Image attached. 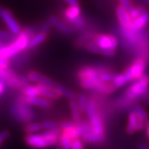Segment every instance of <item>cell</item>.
<instances>
[{
    "mask_svg": "<svg viewBox=\"0 0 149 149\" xmlns=\"http://www.w3.org/2000/svg\"><path fill=\"white\" fill-rule=\"evenodd\" d=\"M116 15L118 18V21L120 23V25L124 28H130L132 20L130 16L129 12L125 8H123L121 6H116Z\"/></svg>",
    "mask_w": 149,
    "mask_h": 149,
    "instance_id": "13",
    "label": "cell"
},
{
    "mask_svg": "<svg viewBox=\"0 0 149 149\" xmlns=\"http://www.w3.org/2000/svg\"><path fill=\"white\" fill-rule=\"evenodd\" d=\"M68 105H69V109L71 111V114L73 117V120H74V121L80 120L82 112H81L78 105H77V100H69Z\"/></svg>",
    "mask_w": 149,
    "mask_h": 149,
    "instance_id": "20",
    "label": "cell"
},
{
    "mask_svg": "<svg viewBox=\"0 0 149 149\" xmlns=\"http://www.w3.org/2000/svg\"><path fill=\"white\" fill-rule=\"evenodd\" d=\"M142 1H143L146 6H149V0H142Z\"/></svg>",
    "mask_w": 149,
    "mask_h": 149,
    "instance_id": "45",
    "label": "cell"
},
{
    "mask_svg": "<svg viewBox=\"0 0 149 149\" xmlns=\"http://www.w3.org/2000/svg\"><path fill=\"white\" fill-rule=\"evenodd\" d=\"M88 119L92 118L93 116L97 114V107H96V102L92 98L88 99L87 102V107H86V111Z\"/></svg>",
    "mask_w": 149,
    "mask_h": 149,
    "instance_id": "27",
    "label": "cell"
},
{
    "mask_svg": "<svg viewBox=\"0 0 149 149\" xmlns=\"http://www.w3.org/2000/svg\"><path fill=\"white\" fill-rule=\"evenodd\" d=\"M49 23L51 24L52 27H54L58 33L64 34V35H68L72 33V28L68 26L65 22L58 18L56 15H50L49 18Z\"/></svg>",
    "mask_w": 149,
    "mask_h": 149,
    "instance_id": "11",
    "label": "cell"
},
{
    "mask_svg": "<svg viewBox=\"0 0 149 149\" xmlns=\"http://www.w3.org/2000/svg\"><path fill=\"white\" fill-rule=\"evenodd\" d=\"M30 38L31 37L29 36V34L24 29H22L21 33L16 36V38L12 42H10L7 45L5 44L4 46L0 48V55L8 58L15 57L19 53L28 49Z\"/></svg>",
    "mask_w": 149,
    "mask_h": 149,
    "instance_id": "2",
    "label": "cell"
},
{
    "mask_svg": "<svg viewBox=\"0 0 149 149\" xmlns=\"http://www.w3.org/2000/svg\"><path fill=\"white\" fill-rule=\"evenodd\" d=\"M6 86L4 81L0 80V96H2V95L6 93Z\"/></svg>",
    "mask_w": 149,
    "mask_h": 149,
    "instance_id": "41",
    "label": "cell"
},
{
    "mask_svg": "<svg viewBox=\"0 0 149 149\" xmlns=\"http://www.w3.org/2000/svg\"><path fill=\"white\" fill-rule=\"evenodd\" d=\"M12 33L7 30H0V40H9L12 39Z\"/></svg>",
    "mask_w": 149,
    "mask_h": 149,
    "instance_id": "34",
    "label": "cell"
},
{
    "mask_svg": "<svg viewBox=\"0 0 149 149\" xmlns=\"http://www.w3.org/2000/svg\"><path fill=\"white\" fill-rule=\"evenodd\" d=\"M77 105H78L81 112L82 113H86V107H87V102H88V98L86 96V94H84V93L77 94Z\"/></svg>",
    "mask_w": 149,
    "mask_h": 149,
    "instance_id": "25",
    "label": "cell"
},
{
    "mask_svg": "<svg viewBox=\"0 0 149 149\" xmlns=\"http://www.w3.org/2000/svg\"><path fill=\"white\" fill-rule=\"evenodd\" d=\"M39 94L42 97L48 98L49 100H58L61 98V95L58 93V91L54 87H50V86H41V84H36Z\"/></svg>",
    "mask_w": 149,
    "mask_h": 149,
    "instance_id": "14",
    "label": "cell"
},
{
    "mask_svg": "<svg viewBox=\"0 0 149 149\" xmlns=\"http://www.w3.org/2000/svg\"><path fill=\"white\" fill-rule=\"evenodd\" d=\"M41 127L43 130H53L56 127H59L58 123L54 120H45L43 122H41Z\"/></svg>",
    "mask_w": 149,
    "mask_h": 149,
    "instance_id": "32",
    "label": "cell"
},
{
    "mask_svg": "<svg viewBox=\"0 0 149 149\" xmlns=\"http://www.w3.org/2000/svg\"><path fill=\"white\" fill-rule=\"evenodd\" d=\"M59 142H60L61 147L63 149H73L72 140L70 139V138H68L67 136L61 134V136L59 137Z\"/></svg>",
    "mask_w": 149,
    "mask_h": 149,
    "instance_id": "30",
    "label": "cell"
},
{
    "mask_svg": "<svg viewBox=\"0 0 149 149\" xmlns=\"http://www.w3.org/2000/svg\"><path fill=\"white\" fill-rule=\"evenodd\" d=\"M26 77L29 79V81L31 83H35L37 84H41V86H45L54 87L55 84L54 81L49 78L48 77H45L43 74H40L37 71H30Z\"/></svg>",
    "mask_w": 149,
    "mask_h": 149,
    "instance_id": "9",
    "label": "cell"
},
{
    "mask_svg": "<svg viewBox=\"0 0 149 149\" xmlns=\"http://www.w3.org/2000/svg\"><path fill=\"white\" fill-rule=\"evenodd\" d=\"M148 24H149V12L147 10H145L139 16L132 21L129 29H130L134 31H140Z\"/></svg>",
    "mask_w": 149,
    "mask_h": 149,
    "instance_id": "10",
    "label": "cell"
},
{
    "mask_svg": "<svg viewBox=\"0 0 149 149\" xmlns=\"http://www.w3.org/2000/svg\"><path fill=\"white\" fill-rule=\"evenodd\" d=\"M72 146L73 149H84L83 142L80 138H76V139L72 140Z\"/></svg>",
    "mask_w": 149,
    "mask_h": 149,
    "instance_id": "35",
    "label": "cell"
},
{
    "mask_svg": "<svg viewBox=\"0 0 149 149\" xmlns=\"http://www.w3.org/2000/svg\"><path fill=\"white\" fill-rule=\"evenodd\" d=\"M137 116L134 110L130 111L127 116V124L126 127V132L127 135H132L136 131V123H137Z\"/></svg>",
    "mask_w": 149,
    "mask_h": 149,
    "instance_id": "19",
    "label": "cell"
},
{
    "mask_svg": "<svg viewBox=\"0 0 149 149\" xmlns=\"http://www.w3.org/2000/svg\"><path fill=\"white\" fill-rule=\"evenodd\" d=\"M108 70V68H106L105 67H86L81 68L77 74V78L83 79V78H93V77H98L99 74L105 71Z\"/></svg>",
    "mask_w": 149,
    "mask_h": 149,
    "instance_id": "8",
    "label": "cell"
},
{
    "mask_svg": "<svg viewBox=\"0 0 149 149\" xmlns=\"http://www.w3.org/2000/svg\"><path fill=\"white\" fill-rule=\"evenodd\" d=\"M148 88L149 76L143 74L140 78H138L132 83L131 86L124 92L122 97L134 102L136 100L140 99L141 97L146 95L148 93Z\"/></svg>",
    "mask_w": 149,
    "mask_h": 149,
    "instance_id": "4",
    "label": "cell"
},
{
    "mask_svg": "<svg viewBox=\"0 0 149 149\" xmlns=\"http://www.w3.org/2000/svg\"><path fill=\"white\" fill-rule=\"evenodd\" d=\"M118 2H119V5L121 6L123 8H125L129 13L135 7L131 0H118Z\"/></svg>",
    "mask_w": 149,
    "mask_h": 149,
    "instance_id": "33",
    "label": "cell"
},
{
    "mask_svg": "<svg viewBox=\"0 0 149 149\" xmlns=\"http://www.w3.org/2000/svg\"><path fill=\"white\" fill-rule=\"evenodd\" d=\"M47 39H48V33H45V31H40L39 33H35L33 37L30 38L28 43V49H35L39 47L43 42H45Z\"/></svg>",
    "mask_w": 149,
    "mask_h": 149,
    "instance_id": "16",
    "label": "cell"
},
{
    "mask_svg": "<svg viewBox=\"0 0 149 149\" xmlns=\"http://www.w3.org/2000/svg\"><path fill=\"white\" fill-rule=\"evenodd\" d=\"M10 112L20 123L27 124L35 118V113L31 105L26 102L24 97L20 96L18 100L10 105Z\"/></svg>",
    "mask_w": 149,
    "mask_h": 149,
    "instance_id": "3",
    "label": "cell"
},
{
    "mask_svg": "<svg viewBox=\"0 0 149 149\" xmlns=\"http://www.w3.org/2000/svg\"><path fill=\"white\" fill-rule=\"evenodd\" d=\"M62 134L59 127L53 130H44L35 134H27L24 137L26 145L33 149H45L55 146L58 141Z\"/></svg>",
    "mask_w": 149,
    "mask_h": 149,
    "instance_id": "1",
    "label": "cell"
},
{
    "mask_svg": "<svg viewBox=\"0 0 149 149\" xmlns=\"http://www.w3.org/2000/svg\"><path fill=\"white\" fill-rule=\"evenodd\" d=\"M146 136L149 138V121L148 120L146 122Z\"/></svg>",
    "mask_w": 149,
    "mask_h": 149,
    "instance_id": "44",
    "label": "cell"
},
{
    "mask_svg": "<svg viewBox=\"0 0 149 149\" xmlns=\"http://www.w3.org/2000/svg\"><path fill=\"white\" fill-rule=\"evenodd\" d=\"M42 130L41 123L39 122H29L24 127V132L26 134H35L40 132Z\"/></svg>",
    "mask_w": 149,
    "mask_h": 149,
    "instance_id": "22",
    "label": "cell"
},
{
    "mask_svg": "<svg viewBox=\"0 0 149 149\" xmlns=\"http://www.w3.org/2000/svg\"><path fill=\"white\" fill-rule=\"evenodd\" d=\"M65 1L69 6H79V2L78 0H63Z\"/></svg>",
    "mask_w": 149,
    "mask_h": 149,
    "instance_id": "42",
    "label": "cell"
},
{
    "mask_svg": "<svg viewBox=\"0 0 149 149\" xmlns=\"http://www.w3.org/2000/svg\"><path fill=\"white\" fill-rule=\"evenodd\" d=\"M66 21H67V23L69 24L70 26L74 27V28H78V29H82L86 25V19L81 15H79L77 18H74V19H66Z\"/></svg>",
    "mask_w": 149,
    "mask_h": 149,
    "instance_id": "23",
    "label": "cell"
},
{
    "mask_svg": "<svg viewBox=\"0 0 149 149\" xmlns=\"http://www.w3.org/2000/svg\"><path fill=\"white\" fill-rule=\"evenodd\" d=\"M10 66V60L8 58H6L2 55H0V68H9Z\"/></svg>",
    "mask_w": 149,
    "mask_h": 149,
    "instance_id": "36",
    "label": "cell"
},
{
    "mask_svg": "<svg viewBox=\"0 0 149 149\" xmlns=\"http://www.w3.org/2000/svg\"><path fill=\"white\" fill-rule=\"evenodd\" d=\"M21 91H22L23 95L24 97H33V96H38V95H40L37 86L27 84V86H24Z\"/></svg>",
    "mask_w": 149,
    "mask_h": 149,
    "instance_id": "24",
    "label": "cell"
},
{
    "mask_svg": "<svg viewBox=\"0 0 149 149\" xmlns=\"http://www.w3.org/2000/svg\"><path fill=\"white\" fill-rule=\"evenodd\" d=\"M102 55L106 57H114L116 55V49H106L102 50Z\"/></svg>",
    "mask_w": 149,
    "mask_h": 149,
    "instance_id": "38",
    "label": "cell"
},
{
    "mask_svg": "<svg viewBox=\"0 0 149 149\" xmlns=\"http://www.w3.org/2000/svg\"><path fill=\"white\" fill-rule=\"evenodd\" d=\"M146 127V122L137 119V123H136V131H141Z\"/></svg>",
    "mask_w": 149,
    "mask_h": 149,
    "instance_id": "40",
    "label": "cell"
},
{
    "mask_svg": "<svg viewBox=\"0 0 149 149\" xmlns=\"http://www.w3.org/2000/svg\"><path fill=\"white\" fill-rule=\"evenodd\" d=\"M94 40L102 48V49H116L119 46V40L116 36L111 34H97L95 36Z\"/></svg>",
    "mask_w": 149,
    "mask_h": 149,
    "instance_id": "7",
    "label": "cell"
},
{
    "mask_svg": "<svg viewBox=\"0 0 149 149\" xmlns=\"http://www.w3.org/2000/svg\"><path fill=\"white\" fill-rule=\"evenodd\" d=\"M81 15V8L79 6H68L64 11V18L65 19H74Z\"/></svg>",
    "mask_w": 149,
    "mask_h": 149,
    "instance_id": "21",
    "label": "cell"
},
{
    "mask_svg": "<svg viewBox=\"0 0 149 149\" xmlns=\"http://www.w3.org/2000/svg\"><path fill=\"white\" fill-rule=\"evenodd\" d=\"M9 136H10V132L8 130H4L2 132H0V146H1Z\"/></svg>",
    "mask_w": 149,
    "mask_h": 149,
    "instance_id": "39",
    "label": "cell"
},
{
    "mask_svg": "<svg viewBox=\"0 0 149 149\" xmlns=\"http://www.w3.org/2000/svg\"><path fill=\"white\" fill-rule=\"evenodd\" d=\"M0 19L2 20V22L6 24L8 31L14 36H17L21 33L22 28H21L19 23L15 18L12 12L10 10L3 7L2 6H0Z\"/></svg>",
    "mask_w": 149,
    "mask_h": 149,
    "instance_id": "6",
    "label": "cell"
},
{
    "mask_svg": "<svg viewBox=\"0 0 149 149\" xmlns=\"http://www.w3.org/2000/svg\"><path fill=\"white\" fill-rule=\"evenodd\" d=\"M89 121L92 125L93 130L94 132H96L98 134H102V135H105V127H104V124L103 121L102 120L101 117L98 115V113L96 115L93 116L92 118L89 119Z\"/></svg>",
    "mask_w": 149,
    "mask_h": 149,
    "instance_id": "17",
    "label": "cell"
},
{
    "mask_svg": "<svg viewBox=\"0 0 149 149\" xmlns=\"http://www.w3.org/2000/svg\"><path fill=\"white\" fill-rule=\"evenodd\" d=\"M147 65L146 58L138 57L131 65L127 68L122 74L127 81V83H130L140 78L143 74H145V71Z\"/></svg>",
    "mask_w": 149,
    "mask_h": 149,
    "instance_id": "5",
    "label": "cell"
},
{
    "mask_svg": "<svg viewBox=\"0 0 149 149\" xmlns=\"http://www.w3.org/2000/svg\"><path fill=\"white\" fill-rule=\"evenodd\" d=\"M84 49H86L87 51L91 52V53H95V54H102V48L96 43V41L94 40L88 41L87 43L84 46Z\"/></svg>",
    "mask_w": 149,
    "mask_h": 149,
    "instance_id": "26",
    "label": "cell"
},
{
    "mask_svg": "<svg viewBox=\"0 0 149 149\" xmlns=\"http://www.w3.org/2000/svg\"><path fill=\"white\" fill-rule=\"evenodd\" d=\"M24 99H25L26 102L29 103L31 106H37V107L44 108V109L50 108L53 104L51 100L45 98V97H42V96H40V95L33 96V97H24Z\"/></svg>",
    "mask_w": 149,
    "mask_h": 149,
    "instance_id": "12",
    "label": "cell"
},
{
    "mask_svg": "<svg viewBox=\"0 0 149 149\" xmlns=\"http://www.w3.org/2000/svg\"><path fill=\"white\" fill-rule=\"evenodd\" d=\"M54 88L58 91V93L61 95V97H64L68 99V101L69 100H77V94L74 93V91L67 88L66 86H62V84H57L55 83L54 84Z\"/></svg>",
    "mask_w": 149,
    "mask_h": 149,
    "instance_id": "18",
    "label": "cell"
},
{
    "mask_svg": "<svg viewBox=\"0 0 149 149\" xmlns=\"http://www.w3.org/2000/svg\"><path fill=\"white\" fill-rule=\"evenodd\" d=\"M133 110L136 112L137 118L139 119V120H143L145 122H146L148 120V115H147V113L146 112V111L144 110V108L142 107L141 105L136 104L134 106V109Z\"/></svg>",
    "mask_w": 149,
    "mask_h": 149,
    "instance_id": "28",
    "label": "cell"
},
{
    "mask_svg": "<svg viewBox=\"0 0 149 149\" xmlns=\"http://www.w3.org/2000/svg\"><path fill=\"white\" fill-rule=\"evenodd\" d=\"M52 27V25H51V24L49 23V21L48 20V21H46L45 23H43L41 25H40V27L39 28V31H45V33H49V30H50V28Z\"/></svg>",
    "mask_w": 149,
    "mask_h": 149,
    "instance_id": "37",
    "label": "cell"
},
{
    "mask_svg": "<svg viewBox=\"0 0 149 149\" xmlns=\"http://www.w3.org/2000/svg\"><path fill=\"white\" fill-rule=\"evenodd\" d=\"M116 74H117L116 73L111 72V71H110V70L108 69V70H105V71L102 72V73L99 74V78H100L102 82H104V83H111V82H112L113 79L115 78Z\"/></svg>",
    "mask_w": 149,
    "mask_h": 149,
    "instance_id": "29",
    "label": "cell"
},
{
    "mask_svg": "<svg viewBox=\"0 0 149 149\" xmlns=\"http://www.w3.org/2000/svg\"><path fill=\"white\" fill-rule=\"evenodd\" d=\"M137 149H149L145 144H143V143H141V144H138V146H137Z\"/></svg>",
    "mask_w": 149,
    "mask_h": 149,
    "instance_id": "43",
    "label": "cell"
},
{
    "mask_svg": "<svg viewBox=\"0 0 149 149\" xmlns=\"http://www.w3.org/2000/svg\"><path fill=\"white\" fill-rule=\"evenodd\" d=\"M82 139L89 144H99L104 141L105 139V135H102V134H98L96 132H94L93 130V127L86 131L83 136H82Z\"/></svg>",
    "mask_w": 149,
    "mask_h": 149,
    "instance_id": "15",
    "label": "cell"
},
{
    "mask_svg": "<svg viewBox=\"0 0 149 149\" xmlns=\"http://www.w3.org/2000/svg\"><path fill=\"white\" fill-rule=\"evenodd\" d=\"M145 7L142 6H135L131 11L129 13L130 14V16L131 18V20H135L136 18H137L138 16H139L144 11H145Z\"/></svg>",
    "mask_w": 149,
    "mask_h": 149,
    "instance_id": "31",
    "label": "cell"
}]
</instances>
